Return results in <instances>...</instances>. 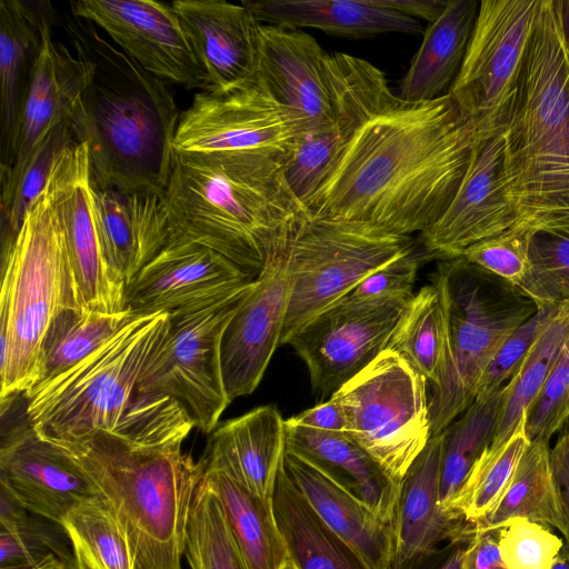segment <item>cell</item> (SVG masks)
<instances>
[{"mask_svg": "<svg viewBox=\"0 0 569 569\" xmlns=\"http://www.w3.org/2000/svg\"><path fill=\"white\" fill-rule=\"evenodd\" d=\"M477 139L449 93L421 102L395 96L357 129L307 212L400 236L422 233L451 203Z\"/></svg>", "mask_w": 569, "mask_h": 569, "instance_id": "obj_1", "label": "cell"}, {"mask_svg": "<svg viewBox=\"0 0 569 569\" xmlns=\"http://www.w3.org/2000/svg\"><path fill=\"white\" fill-rule=\"evenodd\" d=\"M73 48L92 62L70 122L88 148L93 189L163 196L181 112L168 82L102 37L89 20L57 13Z\"/></svg>", "mask_w": 569, "mask_h": 569, "instance_id": "obj_2", "label": "cell"}, {"mask_svg": "<svg viewBox=\"0 0 569 569\" xmlns=\"http://www.w3.org/2000/svg\"><path fill=\"white\" fill-rule=\"evenodd\" d=\"M162 199L168 244L210 248L254 279L308 214L282 162L260 156L174 152Z\"/></svg>", "mask_w": 569, "mask_h": 569, "instance_id": "obj_3", "label": "cell"}, {"mask_svg": "<svg viewBox=\"0 0 569 569\" xmlns=\"http://www.w3.org/2000/svg\"><path fill=\"white\" fill-rule=\"evenodd\" d=\"M183 440L153 431L98 432L56 445L108 503L133 569H181L189 513L204 473L201 459L182 452Z\"/></svg>", "mask_w": 569, "mask_h": 569, "instance_id": "obj_4", "label": "cell"}, {"mask_svg": "<svg viewBox=\"0 0 569 569\" xmlns=\"http://www.w3.org/2000/svg\"><path fill=\"white\" fill-rule=\"evenodd\" d=\"M513 228L569 232V58L552 0H540L503 128Z\"/></svg>", "mask_w": 569, "mask_h": 569, "instance_id": "obj_5", "label": "cell"}, {"mask_svg": "<svg viewBox=\"0 0 569 569\" xmlns=\"http://www.w3.org/2000/svg\"><path fill=\"white\" fill-rule=\"evenodd\" d=\"M0 398L39 378L42 340L66 308H81L50 179L16 237L1 244ZM82 309V308H81Z\"/></svg>", "mask_w": 569, "mask_h": 569, "instance_id": "obj_6", "label": "cell"}, {"mask_svg": "<svg viewBox=\"0 0 569 569\" xmlns=\"http://www.w3.org/2000/svg\"><path fill=\"white\" fill-rule=\"evenodd\" d=\"M169 329L167 312L134 316L81 361L26 392L27 418L37 435L66 445L116 431Z\"/></svg>", "mask_w": 569, "mask_h": 569, "instance_id": "obj_7", "label": "cell"}, {"mask_svg": "<svg viewBox=\"0 0 569 569\" xmlns=\"http://www.w3.org/2000/svg\"><path fill=\"white\" fill-rule=\"evenodd\" d=\"M447 311V358L429 398L430 433H441L476 399L488 366L536 311L535 302L462 257L442 260L433 274Z\"/></svg>", "mask_w": 569, "mask_h": 569, "instance_id": "obj_8", "label": "cell"}, {"mask_svg": "<svg viewBox=\"0 0 569 569\" xmlns=\"http://www.w3.org/2000/svg\"><path fill=\"white\" fill-rule=\"evenodd\" d=\"M412 249L408 236L307 214L287 247L290 296L280 345L369 274Z\"/></svg>", "mask_w": 569, "mask_h": 569, "instance_id": "obj_9", "label": "cell"}, {"mask_svg": "<svg viewBox=\"0 0 569 569\" xmlns=\"http://www.w3.org/2000/svg\"><path fill=\"white\" fill-rule=\"evenodd\" d=\"M427 383L386 349L330 397L345 415L347 433L398 483L431 438Z\"/></svg>", "mask_w": 569, "mask_h": 569, "instance_id": "obj_10", "label": "cell"}, {"mask_svg": "<svg viewBox=\"0 0 569 569\" xmlns=\"http://www.w3.org/2000/svg\"><path fill=\"white\" fill-rule=\"evenodd\" d=\"M256 280L210 307L168 313V336L146 368L139 381L138 396L171 397L196 428L211 433L231 402L222 376L221 339Z\"/></svg>", "mask_w": 569, "mask_h": 569, "instance_id": "obj_11", "label": "cell"}, {"mask_svg": "<svg viewBox=\"0 0 569 569\" xmlns=\"http://www.w3.org/2000/svg\"><path fill=\"white\" fill-rule=\"evenodd\" d=\"M540 0H482L449 94L479 136L503 130Z\"/></svg>", "mask_w": 569, "mask_h": 569, "instance_id": "obj_12", "label": "cell"}, {"mask_svg": "<svg viewBox=\"0 0 569 569\" xmlns=\"http://www.w3.org/2000/svg\"><path fill=\"white\" fill-rule=\"evenodd\" d=\"M297 123L256 76L232 89L200 91L181 112L176 153L247 154L283 162Z\"/></svg>", "mask_w": 569, "mask_h": 569, "instance_id": "obj_13", "label": "cell"}, {"mask_svg": "<svg viewBox=\"0 0 569 569\" xmlns=\"http://www.w3.org/2000/svg\"><path fill=\"white\" fill-rule=\"evenodd\" d=\"M410 299L343 297L300 327L286 343L306 363L312 390L331 397L386 350Z\"/></svg>", "mask_w": 569, "mask_h": 569, "instance_id": "obj_14", "label": "cell"}, {"mask_svg": "<svg viewBox=\"0 0 569 569\" xmlns=\"http://www.w3.org/2000/svg\"><path fill=\"white\" fill-rule=\"evenodd\" d=\"M328 69L335 90L333 124L296 136L282 162L284 180L305 208L357 129L395 97L385 74L363 59L346 53L329 54Z\"/></svg>", "mask_w": 569, "mask_h": 569, "instance_id": "obj_15", "label": "cell"}, {"mask_svg": "<svg viewBox=\"0 0 569 569\" xmlns=\"http://www.w3.org/2000/svg\"><path fill=\"white\" fill-rule=\"evenodd\" d=\"M70 12L104 31L143 69L187 89L204 91L206 73L171 3L154 0H79Z\"/></svg>", "mask_w": 569, "mask_h": 569, "instance_id": "obj_16", "label": "cell"}, {"mask_svg": "<svg viewBox=\"0 0 569 569\" xmlns=\"http://www.w3.org/2000/svg\"><path fill=\"white\" fill-rule=\"evenodd\" d=\"M253 280L210 248L171 243L127 286L126 309L134 316L197 311L220 302Z\"/></svg>", "mask_w": 569, "mask_h": 569, "instance_id": "obj_17", "label": "cell"}, {"mask_svg": "<svg viewBox=\"0 0 569 569\" xmlns=\"http://www.w3.org/2000/svg\"><path fill=\"white\" fill-rule=\"evenodd\" d=\"M50 182L80 307L103 313L126 310L127 287L111 273L100 248L84 143L62 154Z\"/></svg>", "mask_w": 569, "mask_h": 569, "instance_id": "obj_18", "label": "cell"}, {"mask_svg": "<svg viewBox=\"0 0 569 569\" xmlns=\"http://www.w3.org/2000/svg\"><path fill=\"white\" fill-rule=\"evenodd\" d=\"M503 176V130L478 134L462 182L442 216L420 233L428 256L449 260L516 226Z\"/></svg>", "mask_w": 569, "mask_h": 569, "instance_id": "obj_19", "label": "cell"}, {"mask_svg": "<svg viewBox=\"0 0 569 569\" xmlns=\"http://www.w3.org/2000/svg\"><path fill=\"white\" fill-rule=\"evenodd\" d=\"M328 57L317 40L300 29L260 23L257 77L293 118L298 134L333 124L335 90Z\"/></svg>", "mask_w": 569, "mask_h": 569, "instance_id": "obj_20", "label": "cell"}, {"mask_svg": "<svg viewBox=\"0 0 569 569\" xmlns=\"http://www.w3.org/2000/svg\"><path fill=\"white\" fill-rule=\"evenodd\" d=\"M289 296L286 248L270 258L223 332L221 367L231 401L250 395L260 383L281 341Z\"/></svg>", "mask_w": 569, "mask_h": 569, "instance_id": "obj_21", "label": "cell"}, {"mask_svg": "<svg viewBox=\"0 0 569 569\" xmlns=\"http://www.w3.org/2000/svg\"><path fill=\"white\" fill-rule=\"evenodd\" d=\"M0 470V486L27 510L59 526L71 508L99 496L81 468L39 437L28 418L2 432Z\"/></svg>", "mask_w": 569, "mask_h": 569, "instance_id": "obj_22", "label": "cell"}, {"mask_svg": "<svg viewBox=\"0 0 569 569\" xmlns=\"http://www.w3.org/2000/svg\"><path fill=\"white\" fill-rule=\"evenodd\" d=\"M441 449L442 435L431 437L401 481L389 569H430L443 542L468 543L473 535L469 525L441 507Z\"/></svg>", "mask_w": 569, "mask_h": 569, "instance_id": "obj_23", "label": "cell"}, {"mask_svg": "<svg viewBox=\"0 0 569 569\" xmlns=\"http://www.w3.org/2000/svg\"><path fill=\"white\" fill-rule=\"evenodd\" d=\"M56 14L51 8L46 18L42 49L14 124L8 156L1 161L0 178L17 173L47 132L70 119L92 73L93 64L81 50L73 48L72 53L53 39Z\"/></svg>", "mask_w": 569, "mask_h": 569, "instance_id": "obj_24", "label": "cell"}, {"mask_svg": "<svg viewBox=\"0 0 569 569\" xmlns=\"http://www.w3.org/2000/svg\"><path fill=\"white\" fill-rule=\"evenodd\" d=\"M171 6L206 73L204 91H226L257 76L260 22L242 2L177 0Z\"/></svg>", "mask_w": 569, "mask_h": 569, "instance_id": "obj_25", "label": "cell"}, {"mask_svg": "<svg viewBox=\"0 0 569 569\" xmlns=\"http://www.w3.org/2000/svg\"><path fill=\"white\" fill-rule=\"evenodd\" d=\"M92 198L103 259L127 287L169 242L162 196L92 188Z\"/></svg>", "mask_w": 569, "mask_h": 569, "instance_id": "obj_26", "label": "cell"}, {"mask_svg": "<svg viewBox=\"0 0 569 569\" xmlns=\"http://www.w3.org/2000/svg\"><path fill=\"white\" fill-rule=\"evenodd\" d=\"M286 420L274 405L224 421L208 439L204 469L224 473L250 492L272 499L286 449Z\"/></svg>", "mask_w": 569, "mask_h": 569, "instance_id": "obj_27", "label": "cell"}, {"mask_svg": "<svg viewBox=\"0 0 569 569\" xmlns=\"http://www.w3.org/2000/svg\"><path fill=\"white\" fill-rule=\"evenodd\" d=\"M282 466L320 519L369 569H389L393 550L392 522L381 519L311 462L287 448Z\"/></svg>", "mask_w": 569, "mask_h": 569, "instance_id": "obj_28", "label": "cell"}, {"mask_svg": "<svg viewBox=\"0 0 569 569\" xmlns=\"http://www.w3.org/2000/svg\"><path fill=\"white\" fill-rule=\"evenodd\" d=\"M286 448L392 522L400 485L347 432L323 431L286 420Z\"/></svg>", "mask_w": 569, "mask_h": 569, "instance_id": "obj_29", "label": "cell"}, {"mask_svg": "<svg viewBox=\"0 0 569 569\" xmlns=\"http://www.w3.org/2000/svg\"><path fill=\"white\" fill-rule=\"evenodd\" d=\"M242 3L263 24L315 28L351 38L388 32H425L417 19L382 7L377 0H267Z\"/></svg>", "mask_w": 569, "mask_h": 569, "instance_id": "obj_30", "label": "cell"}, {"mask_svg": "<svg viewBox=\"0 0 569 569\" xmlns=\"http://www.w3.org/2000/svg\"><path fill=\"white\" fill-rule=\"evenodd\" d=\"M479 3L477 0H448L438 19L429 23L401 80L398 96L401 100L430 101L449 93L462 66Z\"/></svg>", "mask_w": 569, "mask_h": 569, "instance_id": "obj_31", "label": "cell"}, {"mask_svg": "<svg viewBox=\"0 0 569 569\" xmlns=\"http://www.w3.org/2000/svg\"><path fill=\"white\" fill-rule=\"evenodd\" d=\"M47 1H0V144L1 161L9 152L14 124L43 43L51 10Z\"/></svg>", "mask_w": 569, "mask_h": 569, "instance_id": "obj_32", "label": "cell"}, {"mask_svg": "<svg viewBox=\"0 0 569 569\" xmlns=\"http://www.w3.org/2000/svg\"><path fill=\"white\" fill-rule=\"evenodd\" d=\"M272 505L287 547L289 569H369L315 512L282 465Z\"/></svg>", "mask_w": 569, "mask_h": 569, "instance_id": "obj_33", "label": "cell"}, {"mask_svg": "<svg viewBox=\"0 0 569 569\" xmlns=\"http://www.w3.org/2000/svg\"><path fill=\"white\" fill-rule=\"evenodd\" d=\"M203 482L216 493L248 569H289L272 499L259 497L220 471L204 469Z\"/></svg>", "mask_w": 569, "mask_h": 569, "instance_id": "obj_34", "label": "cell"}, {"mask_svg": "<svg viewBox=\"0 0 569 569\" xmlns=\"http://www.w3.org/2000/svg\"><path fill=\"white\" fill-rule=\"evenodd\" d=\"M518 518L556 529L562 538L566 536L550 467V443L528 445L505 493L496 507L473 526L472 532L496 531Z\"/></svg>", "mask_w": 569, "mask_h": 569, "instance_id": "obj_35", "label": "cell"}, {"mask_svg": "<svg viewBox=\"0 0 569 569\" xmlns=\"http://www.w3.org/2000/svg\"><path fill=\"white\" fill-rule=\"evenodd\" d=\"M447 340L443 292L432 278L406 305L387 349L400 355L435 387L445 369Z\"/></svg>", "mask_w": 569, "mask_h": 569, "instance_id": "obj_36", "label": "cell"}, {"mask_svg": "<svg viewBox=\"0 0 569 569\" xmlns=\"http://www.w3.org/2000/svg\"><path fill=\"white\" fill-rule=\"evenodd\" d=\"M505 397L506 385L492 392L478 395L441 432L440 502L445 511L475 463L490 447Z\"/></svg>", "mask_w": 569, "mask_h": 569, "instance_id": "obj_37", "label": "cell"}, {"mask_svg": "<svg viewBox=\"0 0 569 569\" xmlns=\"http://www.w3.org/2000/svg\"><path fill=\"white\" fill-rule=\"evenodd\" d=\"M133 317L127 309L117 313L63 309L53 319L42 340L39 378L34 386L81 361Z\"/></svg>", "mask_w": 569, "mask_h": 569, "instance_id": "obj_38", "label": "cell"}, {"mask_svg": "<svg viewBox=\"0 0 569 569\" xmlns=\"http://www.w3.org/2000/svg\"><path fill=\"white\" fill-rule=\"evenodd\" d=\"M529 443L523 417L503 443L482 453L446 512L473 528L505 493Z\"/></svg>", "mask_w": 569, "mask_h": 569, "instance_id": "obj_39", "label": "cell"}, {"mask_svg": "<svg viewBox=\"0 0 569 569\" xmlns=\"http://www.w3.org/2000/svg\"><path fill=\"white\" fill-rule=\"evenodd\" d=\"M568 333L569 300L560 303L553 320L533 343L506 385L505 402L490 445L491 448L503 443L513 433L520 420L527 417Z\"/></svg>", "mask_w": 569, "mask_h": 569, "instance_id": "obj_40", "label": "cell"}, {"mask_svg": "<svg viewBox=\"0 0 569 569\" xmlns=\"http://www.w3.org/2000/svg\"><path fill=\"white\" fill-rule=\"evenodd\" d=\"M78 140L70 119H66L40 140L23 166L1 180V243L17 234L31 202L46 188L59 159Z\"/></svg>", "mask_w": 569, "mask_h": 569, "instance_id": "obj_41", "label": "cell"}, {"mask_svg": "<svg viewBox=\"0 0 569 569\" xmlns=\"http://www.w3.org/2000/svg\"><path fill=\"white\" fill-rule=\"evenodd\" d=\"M61 527L72 546V552L90 569H133L127 540L111 509L100 496L71 508Z\"/></svg>", "mask_w": 569, "mask_h": 569, "instance_id": "obj_42", "label": "cell"}, {"mask_svg": "<svg viewBox=\"0 0 569 569\" xmlns=\"http://www.w3.org/2000/svg\"><path fill=\"white\" fill-rule=\"evenodd\" d=\"M184 556L191 569H248L220 501L203 480L191 505Z\"/></svg>", "mask_w": 569, "mask_h": 569, "instance_id": "obj_43", "label": "cell"}, {"mask_svg": "<svg viewBox=\"0 0 569 569\" xmlns=\"http://www.w3.org/2000/svg\"><path fill=\"white\" fill-rule=\"evenodd\" d=\"M4 487H0V568L29 567L57 555L67 561L71 553L56 526H48L30 516Z\"/></svg>", "mask_w": 569, "mask_h": 569, "instance_id": "obj_44", "label": "cell"}, {"mask_svg": "<svg viewBox=\"0 0 569 569\" xmlns=\"http://www.w3.org/2000/svg\"><path fill=\"white\" fill-rule=\"evenodd\" d=\"M519 290L537 309L569 300V232L536 231L529 243V272Z\"/></svg>", "mask_w": 569, "mask_h": 569, "instance_id": "obj_45", "label": "cell"}, {"mask_svg": "<svg viewBox=\"0 0 569 569\" xmlns=\"http://www.w3.org/2000/svg\"><path fill=\"white\" fill-rule=\"evenodd\" d=\"M496 532L507 569H551L565 543L551 528L523 518L509 521Z\"/></svg>", "mask_w": 569, "mask_h": 569, "instance_id": "obj_46", "label": "cell"}, {"mask_svg": "<svg viewBox=\"0 0 569 569\" xmlns=\"http://www.w3.org/2000/svg\"><path fill=\"white\" fill-rule=\"evenodd\" d=\"M569 419V333L526 417L530 442L550 443Z\"/></svg>", "mask_w": 569, "mask_h": 569, "instance_id": "obj_47", "label": "cell"}, {"mask_svg": "<svg viewBox=\"0 0 569 569\" xmlns=\"http://www.w3.org/2000/svg\"><path fill=\"white\" fill-rule=\"evenodd\" d=\"M532 233L511 228L470 246L461 257L519 288L529 272V243Z\"/></svg>", "mask_w": 569, "mask_h": 569, "instance_id": "obj_48", "label": "cell"}, {"mask_svg": "<svg viewBox=\"0 0 569 569\" xmlns=\"http://www.w3.org/2000/svg\"><path fill=\"white\" fill-rule=\"evenodd\" d=\"M559 306L537 309L510 335L481 377L477 396L492 392L508 383L533 343L556 317Z\"/></svg>", "mask_w": 569, "mask_h": 569, "instance_id": "obj_49", "label": "cell"}, {"mask_svg": "<svg viewBox=\"0 0 569 569\" xmlns=\"http://www.w3.org/2000/svg\"><path fill=\"white\" fill-rule=\"evenodd\" d=\"M418 267L419 257L412 249L369 274L345 297L353 300L412 298Z\"/></svg>", "mask_w": 569, "mask_h": 569, "instance_id": "obj_50", "label": "cell"}, {"mask_svg": "<svg viewBox=\"0 0 569 569\" xmlns=\"http://www.w3.org/2000/svg\"><path fill=\"white\" fill-rule=\"evenodd\" d=\"M550 467L561 513L566 523L565 540L569 541V430L563 426L550 447Z\"/></svg>", "mask_w": 569, "mask_h": 569, "instance_id": "obj_51", "label": "cell"}, {"mask_svg": "<svg viewBox=\"0 0 569 569\" xmlns=\"http://www.w3.org/2000/svg\"><path fill=\"white\" fill-rule=\"evenodd\" d=\"M462 569H507L496 531H475L465 547Z\"/></svg>", "mask_w": 569, "mask_h": 569, "instance_id": "obj_52", "label": "cell"}, {"mask_svg": "<svg viewBox=\"0 0 569 569\" xmlns=\"http://www.w3.org/2000/svg\"><path fill=\"white\" fill-rule=\"evenodd\" d=\"M290 422L323 431L347 432V421L341 408L330 398L290 419Z\"/></svg>", "mask_w": 569, "mask_h": 569, "instance_id": "obj_53", "label": "cell"}, {"mask_svg": "<svg viewBox=\"0 0 569 569\" xmlns=\"http://www.w3.org/2000/svg\"><path fill=\"white\" fill-rule=\"evenodd\" d=\"M382 7L400 12L410 18H421L429 23L438 19L448 0H377Z\"/></svg>", "mask_w": 569, "mask_h": 569, "instance_id": "obj_54", "label": "cell"}, {"mask_svg": "<svg viewBox=\"0 0 569 569\" xmlns=\"http://www.w3.org/2000/svg\"><path fill=\"white\" fill-rule=\"evenodd\" d=\"M466 545L467 543L446 545L430 569H462Z\"/></svg>", "mask_w": 569, "mask_h": 569, "instance_id": "obj_55", "label": "cell"}, {"mask_svg": "<svg viewBox=\"0 0 569 569\" xmlns=\"http://www.w3.org/2000/svg\"><path fill=\"white\" fill-rule=\"evenodd\" d=\"M559 33L569 58V0H552Z\"/></svg>", "mask_w": 569, "mask_h": 569, "instance_id": "obj_56", "label": "cell"}, {"mask_svg": "<svg viewBox=\"0 0 569 569\" xmlns=\"http://www.w3.org/2000/svg\"><path fill=\"white\" fill-rule=\"evenodd\" d=\"M66 561L57 555H50L46 559L29 567L0 568V569H63Z\"/></svg>", "mask_w": 569, "mask_h": 569, "instance_id": "obj_57", "label": "cell"}, {"mask_svg": "<svg viewBox=\"0 0 569 569\" xmlns=\"http://www.w3.org/2000/svg\"><path fill=\"white\" fill-rule=\"evenodd\" d=\"M551 569H569V553L565 548L560 551L553 561Z\"/></svg>", "mask_w": 569, "mask_h": 569, "instance_id": "obj_58", "label": "cell"}, {"mask_svg": "<svg viewBox=\"0 0 569 569\" xmlns=\"http://www.w3.org/2000/svg\"><path fill=\"white\" fill-rule=\"evenodd\" d=\"M63 569H90V568L83 562V560L79 556L73 553L71 556V558L66 561Z\"/></svg>", "mask_w": 569, "mask_h": 569, "instance_id": "obj_59", "label": "cell"}, {"mask_svg": "<svg viewBox=\"0 0 569 569\" xmlns=\"http://www.w3.org/2000/svg\"><path fill=\"white\" fill-rule=\"evenodd\" d=\"M565 540V539H563ZM563 548L567 550V552L569 553V541L565 540V543H563Z\"/></svg>", "mask_w": 569, "mask_h": 569, "instance_id": "obj_60", "label": "cell"}, {"mask_svg": "<svg viewBox=\"0 0 569 569\" xmlns=\"http://www.w3.org/2000/svg\"><path fill=\"white\" fill-rule=\"evenodd\" d=\"M565 427L569 430V419L566 421Z\"/></svg>", "mask_w": 569, "mask_h": 569, "instance_id": "obj_61", "label": "cell"}]
</instances>
